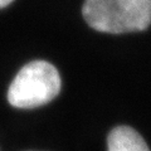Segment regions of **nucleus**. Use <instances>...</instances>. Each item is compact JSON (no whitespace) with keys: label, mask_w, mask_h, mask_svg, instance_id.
<instances>
[{"label":"nucleus","mask_w":151,"mask_h":151,"mask_svg":"<svg viewBox=\"0 0 151 151\" xmlns=\"http://www.w3.org/2000/svg\"><path fill=\"white\" fill-rule=\"evenodd\" d=\"M108 151H150L145 140L129 126L113 129L108 135Z\"/></svg>","instance_id":"obj_3"},{"label":"nucleus","mask_w":151,"mask_h":151,"mask_svg":"<svg viewBox=\"0 0 151 151\" xmlns=\"http://www.w3.org/2000/svg\"><path fill=\"white\" fill-rule=\"evenodd\" d=\"M60 86V76L53 64L34 60L15 76L8 91V101L17 108H35L58 96Z\"/></svg>","instance_id":"obj_2"},{"label":"nucleus","mask_w":151,"mask_h":151,"mask_svg":"<svg viewBox=\"0 0 151 151\" xmlns=\"http://www.w3.org/2000/svg\"><path fill=\"white\" fill-rule=\"evenodd\" d=\"M82 13L94 30L111 34L139 32L151 24V0H86Z\"/></svg>","instance_id":"obj_1"},{"label":"nucleus","mask_w":151,"mask_h":151,"mask_svg":"<svg viewBox=\"0 0 151 151\" xmlns=\"http://www.w3.org/2000/svg\"><path fill=\"white\" fill-rule=\"evenodd\" d=\"M12 1H13V0H0V9L4 8V6H6V5H9Z\"/></svg>","instance_id":"obj_4"}]
</instances>
